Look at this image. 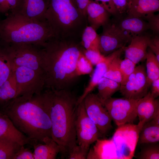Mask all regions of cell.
<instances>
[{
	"label": "cell",
	"instance_id": "cell-1",
	"mask_svg": "<svg viewBox=\"0 0 159 159\" xmlns=\"http://www.w3.org/2000/svg\"><path fill=\"white\" fill-rule=\"evenodd\" d=\"M52 90L18 97L0 110L9 117L16 127L35 143H43L52 138L50 117Z\"/></svg>",
	"mask_w": 159,
	"mask_h": 159
},
{
	"label": "cell",
	"instance_id": "cell-2",
	"mask_svg": "<svg viewBox=\"0 0 159 159\" xmlns=\"http://www.w3.org/2000/svg\"><path fill=\"white\" fill-rule=\"evenodd\" d=\"M80 42L55 37L42 47L41 65L45 89H69L78 77L77 60L82 53Z\"/></svg>",
	"mask_w": 159,
	"mask_h": 159
},
{
	"label": "cell",
	"instance_id": "cell-3",
	"mask_svg": "<svg viewBox=\"0 0 159 159\" xmlns=\"http://www.w3.org/2000/svg\"><path fill=\"white\" fill-rule=\"evenodd\" d=\"M52 92V137L60 147L61 158H67L77 146L75 127L78 97L69 89Z\"/></svg>",
	"mask_w": 159,
	"mask_h": 159
},
{
	"label": "cell",
	"instance_id": "cell-4",
	"mask_svg": "<svg viewBox=\"0 0 159 159\" xmlns=\"http://www.w3.org/2000/svg\"><path fill=\"white\" fill-rule=\"evenodd\" d=\"M45 0L47 8L44 17L56 37L80 42L88 22L75 0Z\"/></svg>",
	"mask_w": 159,
	"mask_h": 159
},
{
	"label": "cell",
	"instance_id": "cell-5",
	"mask_svg": "<svg viewBox=\"0 0 159 159\" xmlns=\"http://www.w3.org/2000/svg\"><path fill=\"white\" fill-rule=\"evenodd\" d=\"M56 37L46 20L36 21L9 14L0 21V42L3 44H32L43 45Z\"/></svg>",
	"mask_w": 159,
	"mask_h": 159
},
{
	"label": "cell",
	"instance_id": "cell-6",
	"mask_svg": "<svg viewBox=\"0 0 159 159\" xmlns=\"http://www.w3.org/2000/svg\"><path fill=\"white\" fill-rule=\"evenodd\" d=\"M2 44L14 69L17 67L24 66L44 75L41 65L42 46L32 44Z\"/></svg>",
	"mask_w": 159,
	"mask_h": 159
},
{
	"label": "cell",
	"instance_id": "cell-7",
	"mask_svg": "<svg viewBox=\"0 0 159 159\" xmlns=\"http://www.w3.org/2000/svg\"><path fill=\"white\" fill-rule=\"evenodd\" d=\"M75 127L77 145L87 155L90 145L99 139L102 135L87 115L84 100L78 105Z\"/></svg>",
	"mask_w": 159,
	"mask_h": 159
},
{
	"label": "cell",
	"instance_id": "cell-8",
	"mask_svg": "<svg viewBox=\"0 0 159 159\" xmlns=\"http://www.w3.org/2000/svg\"><path fill=\"white\" fill-rule=\"evenodd\" d=\"M102 27L99 35V49L105 56L125 47L131 40L132 36L122 29L116 21L110 20Z\"/></svg>",
	"mask_w": 159,
	"mask_h": 159
},
{
	"label": "cell",
	"instance_id": "cell-9",
	"mask_svg": "<svg viewBox=\"0 0 159 159\" xmlns=\"http://www.w3.org/2000/svg\"><path fill=\"white\" fill-rule=\"evenodd\" d=\"M138 100L111 97L102 102L112 120L119 127L132 124L136 119L137 117L136 107Z\"/></svg>",
	"mask_w": 159,
	"mask_h": 159
},
{
	"label": "cell",
	"instance_id": "cell-10",
	"mask_svg": "<svg viewBox=\"0 0 159 159\" xmlns=\"http://www.w3.org/2000/svg\"><path fill=\"white\" fill-rule=\"evenodd\" d=\"M14 72L18 87V97L39 94L45 90L43 74L24 66L15 67Z\"/></svg>",
	"mask_w": 159,
	"mask_h": 159
},
{
	"label": "cell",
	"instance_id": "cell-11",
	"mask_svg": "<svg viewBox=\"0 0 159 159\" xmlns=\"http://www.w3.org/2000/svg\"><path fill=\"white\" fill-rule=\"evenodd\" d=\"M83 100L88 116L97 127L102 135H107L112 127V120L97 95L91 92Z\"/></svg>",
	"mask_w": 159,
	"mask_h": 159
},
{
	"label": "cell",
	"instance_id": "cell-12",
	"mask_svg": "<svg viewBox=\"0 0 159 159\" xmlns=\"http://www.w3.org/2000/svg\"><path fill=\"white\" fill-rule=\"evenodd\" d=\"M150 87L146 68L140 64L135 67L125 84L120 86L119 91L124 97L139 100L148 94Z\"/></svg>",
	"mask_w": 159,
	"mask_h": 159
},
{
	"label": "cell",
	"instance_id": "cell-13",
	"mask_svg": "<svg viewBox=\"0 0 159 159\" xmlns=\"http://www.w3.org/2000/svg\"><path fill=\"white\" fill-rule=\"evenodd\" d=\"M47 5L45 0H19L14 12L11 14L36 21L46 19Z\"/></svg>",
	"mask_w": 159,
	"mask_h": 159
},
{
	"label": "cell",
	"instance_id": "cell-14",
	"mask_svg": "<svg viewBox=\"0 0 159 159\" xmlns=\"http://www.w3.org/2000/svg\"><path fill=\"white\" fill-rule=\"evenodd\" d=\"M151 36L143 34L132 36L130 44L124 47L125 57L135 64L146 59L147 49Z\"/></svg>",
	"mask_w": 159,
	"mask_h": 159
},
{
	"label": "cell",
	"instance_id": "cell-15",
	"mask_svg": "<svg viewBox=\"0 0 159 159\" xmlns=\"http://www.w3.org/2000/svg\"><path fill=\"white\" fill-rule=\"evenodd\" d=\"M136 108L139 120L137 125L140 131L143 125L159 112V100L154 98L149 91L146 95L138 100Z\"/></svg>",
	"mask_w": 159,
	"mask_h": 159
},
{
	"label": "cell",
	"instance_id": "cell-16",
	"mask_svg": "<svg viewBox=\"0 0 159 159\" xmlns=\"http://www.w3.org/2000/svg\"><path fill=\"white\" fill-rule=\"evenodd\" d=\"M0 138L17 143L21 145H30L34 143L19 131L9 117L0 110Z\"/></svg>",
	"mask_w": 159,
	"mask_h": 159
},
{
	"label": "cell",
	"instance_id": "cell-17",
	"mask_svg": "<svg viewBox=\"0 0 159 159\" xmlns=\"http://www.w3.org/2000/svg\"><path fill=\"white\" fill-rule=\"evenodd\" d=\"M123 51V48H121L105 56L104 59L95 66L88 85L85 87L81 95L78 97L77 102L79 104L86 96L94 90L97 86L100 80L106 73L108 65L116 57L121 55Z\"/></svg>",
	"mask_w": 159,
	"mask_h": 159
},
{
	"label": "cell",
	"instance_id": "cell-18",
	"mask_svg": "<svg viewBox=\"0 0 159 159\" xmlns=\"http://www.w3.org/2000/svg\"><path fill=\"white\" fill-rule=\"evenodd\" d=\"M86 13L87 22L96 31L107 23L112 15L102 4L92 0L89 1Z\"/></svg>",
	"mask_w": 159,
	"mask_h": 159
},
{
	"label": "cell",
	"instance_id": "cell-19",
	"mask_svg": "<svg viewBox=\"0 0 159 159\" xmlns=\"http://www.w3.org/2000/svg\"><path fill=\"white\" fill-rule=\"evenodd\" d=\"M159 10V0H131L127 15L143 19Z\"/></svg>",
	"mask_w": 159,
	"mask_h": 159
},
{
	"label": "cell",
	"instance_id": "cell-20",
	"mask_svg": "<svg viewBox=\"0 0 159 159\" xmlns=\"http://www.w3.org/2000/svg\"><path fill=\"white\" fill-rule=\"evenodd\" d=\"M116 21L119 26L132 36L144 33L149 27L147 22L143 19L138 17L127 16L118 18Z\"/></svg>",
	"mask_w": 159,
	"mask_h": 159
},
{
	"label": "cell",
	"instance_id": "cell-21",
	"mask_svg": "<svg viewBox=\"0 0 159 159\" xmlns=\"http://www.w3.org/2000/svg\"><path fill=\"white\" fill-rule=\"evenodd\" d=\"M33 147L34 159H55L60 150L59 145L49 137L44 139L43 143H36Z\"/></svg>",
	"mask_w": 159,
	"mask_h": 159
},
{
	"label": "cell",
	"instance_id": "cell-22",
	"mask_svg": "<svg viewBox=\"0 0 159 159\" xmlns=\"http://www.w3.org/2000/svg\"><path fill=\"white\" fill-rule=\"evenodd\" d=\"M18 96V86L13 72L0 86V108Z\"/></svg>",
	"mask_w": 159,
	"mask_h": 159
},
{
	"label": "cell",
	"instance_id": "cell-23",
	"mask_svg": "<svg viewBox=\"0 0 159 159\" xmlns=\"http://www.w3.org/2000/svg\"><path fill=\"white\" fill-rule=\"evenodd\" d=\"M138 141L140 144L159 141V122L154 119L145 123L139 132Z\"/></svg>",
	"mask_w": 159,
	"mask_h": 159
},
{
	"label": "cell",
	"instance_id": "cell-24",
	"mask_svg": "<svg viewBox=\"0 0 159 159\" xmlns=\"http://www.w3.org/2000/svg\"><path fill=\"white\" fill-rule=\"evenodd\" d=\"M121 85L116 82L103 77L99 82L97 85L98 93L97 94L101 102L112 96L119 91Z\"/></svg>",
	"mask_w": 159,
	"mask_h": 159
},
{
	"label": "cell",
	"instance_id": "cell-25",
	"mask_svg": "<svg viewBox=\"0 0 159 159\" xmlns=\"http://www.w3.org/2000/svg\"><path fill=\"white\" fill-rule=\"evenodd\" d=\"M99 37L94 29L87 26L83 31L80 43L86 50H99Z\"/></svg>",
	"mask_w": 159,
	"mask_h": 159
},
{
	"label": "cell",
	"instance_id": "cell-26",
	"mask_svg": "<svg viewBox=\"0 0 159 159\" xmlns=\"http://www.w3.org/2000/svg\"><path fill=\"white\" fill-rule=\"evenodd\" d=\"M14 70L6 49L0 42V86L11 75Z\"/></svg>",
	"mask_w": 159,
	"mask_h": 159
},
{
	"label": "cell",
	"instance_id": "cell-27",
	"mask_svg": "<svg viewBox=\"0 0 159 159\" xmlns=\"http://www.w3.org/2000/svg\"><path fill=\"white\" fill-rule=\"evenodd\" d=\"M146 59V73L148 82L150 86L153 80L159 78V61L150 48L147 51Z\"/></svg>",
	"mask_w": 159,
	"mask_h": 159
},
{
	"label": "cell",
	"instance_id": "cell-28",
	"mask_svg": "<svg viewBox=\"0 0 159 159\" xmlns=\"http://www.w3.org/2000/svg\"><path fill=\"white\" fill-rule=\"evenodd\" d=\"M120 55L115 58L110 63L104 77L121 83L122 77L120 67Z\"/></svg>",
	"mask_w": 159,
	"mask_h": 159
},
{
	"label": "cell",
	"instance_id": "cell-29",
	"mask_svg": "<svg viewBox=\"0 0 159 159\" xmlns=\"http://www.w3.org/2000/svg\"><path fill=\"white\" fill-rule=\"evenodd\" d=\"M143 144L145 145L141 149L138 158L159 159V145L158 143H148Z\"/></svg>",
	"mask_w": 159,
	"mask_h": 159
},
{
	"label": "cell",
	"instance_id": "cell-30",
	"mask_svg": "<svg viewBox=\"0 0 159 159\" xmlns=\"http://www.w3.org/2000/svg\"><path fill=\"white\" fill-rule=\"evenodd\" d=\"M93 71V65L82 52L76 63V71L77 76L90 74Z\"/></svg>",
	"mask_w": 159,
	"mask_h": 159
},
{
	"label": "cell",
	"instance_id": "cell-31",
	"mask_svg": "<svg viewBox=\"0 0 159 159\" xmlns=\"http://www.w3.org/2000/svg\"><path fill=\"white\" fill-rule=\"evenodd\" d=\"M135 65L133 62L127 58L125 57L124 59H121L120 67L122 77L121 86L125 84L129 76L134 71Z\"/></svg>",
	"mask_w": 159,
	"mask_h": 159
},
{
	"label": "cell",
	"instance_id": "cell-32",
	"mask_svg": "<svg viewBox=\"0 0 159 159\" xmlns=\"http://www.w3.org/2000/svg\"><path fill=\"white\" fill-rule=\"evenodd\" d=\"M22 146L15 143L0 146V159H13Z\"/></svg>",
	"mask_w": 159,
	"mask_h": 159
},
{
	"label": "cell",
	"instance_id": "cell-33",
	"mask_svg": "<svg viewBox=\"0 0 159 159\" xmlns=\"http://www.w3.org/2000/svg\"><path fill=\"white\" fill-rule=\"evenodd\" d=\"M83 53L93 66H96L102 61L105 56L99 50H86L82 47Z\"/></svg>",
	"mask_w": 159,
	"mask_h": 159
},
{
	"label": "cell",
	"instance_id": "cell-34",
	"mask_svg": "<svg viewBox=\"0 0 159 159\" xmlns=\"http://www.w3.org/2000/svg\"><path fill=\"white\" fill-rule=\"evenodd\" d=\"M117 10V18L127 14L131 0H112Z\"/></svg>",
	"mask_w": 159,
	"mask_h": 159
},
{
	"label": "cell",
	"instance_id": "cell-35",
	"mask_svg": "<svg viewBox=\"0 0 159 159\" xmlns=\"http://www.w3.org/2000/svg\"><path fill=\"white\" fill-rule=\"evenodd\" d=\"M145 20L148 25L149 29L152 30L153 35H159V14L155 15L154 13L148 14L143 18Z\"/></svg>",
	"mask_w": 159,
	"mask_h": 159
},
{
	"label": "cell",
	"instance_id": "cell-36",
	"mask_svg": "<svg viewBox=\"0 0 159 159\" xmlns=\"http://www.w3.org/2000/svg\"><path fill=\"white\" fill-rule=\"evenodd\" d=\"M19 0H0V13H13L16 9Z\"/></svg>",
	"mask_w": 159,
	"mask_h": 159
},
{
	"label": "cell",
	"instance_id": "cell-37",
	"mask_svg": "<svg viewBox=\"0 0 159 159\" xmlns=\"http://www.w3.org/2000/svg\"><path fill=\"white\" fill-rule=\"evenodd\" d=\"M13 159H34L33 153L30 148L22 146L15 154Z\"/></svg>",
	"mask_w": 159,
	"mask_h": 159
},
{
	"label": "cell",
	"instance_id": "cell-38",
	"mask_svg": "<svg viewBox=\"0 0 159 159\" xmlns=\"http://www.w3.org/2000/svg\"><path fill=\"white\" fill-rule=\"evenodd\" d=\"M148 47L154 54L159 61V35H152Z\"/></svg>",
	"mask_w": 159,
	"mask_h": 159
},
{
	"label": "cell",
	"instance_id": "cell-39",
	"mask_svg": "<svg viewBox=\"0 0 159 159\" xmlns=\"http://www.w3.org/2000/svg\"><path fill=\"white\" fill-rule=\"evenodd\" d=\"M102 4L112 15L117 16V12L112 0H95Z\"/></svg>",
	"mask_w": 159,
	"mask_h": 159
},
{
	"label": "cell",
	"instance_id": "cell-40",
	"mask_svg": "<svg viewBox=\"0 0 159 159\" xmlns=\"http://www.w3.org/2000/svg\"><path fill=\"white\" fill-rule=\"evenodd\" d=\"M150 86L151 95L155 99L159 95V78L153 80Z\"/></svg>",
	"mask_w": 159,
	"mask_h": 159
},
{
	"label": "cell",
	"instance_id": "cell-41",
	"mask_svg": "<svg viewBox=\"0 0 159 159\" xmlns=\"http://www.w3.org/2000/svg\"><path fill=\"white\" fill-rule=\"evenodd\" d=\"M75 1L80 11L83 14L87 17L86 9L90 0H75Z\"/></svg>",
	"mask_w": 159,
	"mask_h": 159
},
{
	"label": "cell",
	"instance_id": "cell-42",
	"mask_svg": "<svg viewBox=\"0 0 159 159\" xmlns=\"http://www.w3.org/2000/svg\"><path fill=\"white\" fill-rule=\"evenodd\" d=\"M13 143L15 142H14L4 139L0 138V146L7 145Z\"/></svg>",
	"mask_w": 159,
	"mask_h": 159
}]
</instances>
